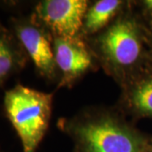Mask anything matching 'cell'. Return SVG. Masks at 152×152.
<instances>
[{"instance_id": "6da1fadb", "label": "cell", "mask_w": 152, "mask_h": 152, "mask_svg": "<svg viewBox=\"0 0 152 152\" xmlns=\"http://www.w3.org/2000/svg\"><path fill=\"white\" fill-rule=\"evenodd\" d=\"M53 95L21 85L6 91L4 107L24 152H35L48 128Z\"/></svg>"}, {"instance_id": "7a4b0ae2", "label": "cell", "mask_w": 152, "mask_h": 152, "mask_svg": "<svg viewBox=\"0 0 152 152\" xmlns=\"http://www.w3.org/2000/svg\"><path fill=\"white\" fill-rule=\"evenodd\" d=\"M75 134L80 152H148L150 138L109 116L83 123Z\"/></svg>"}, {"instance_id": "3957f363", "label": "cell", "mask_w": 152, "mask_h": 152, "mask_svg": "<svg viewBox=\"0 0 152 152\" xmlns=\"http://www.w3.org/2000/svg\"><path fill=\"white\" fill-rule=\"evenodd\" d=\"M145 30L134 18H124L111 26L99 38L102 53L118 69H141L152 60L146 51Z\"/></svg>"}, {"instance_id": "277c9868", "label": "cell", "mask_w": 152, "mask_h": 152, "mask_svg": "<svg viewBox=\"0 0 152 152\" xmlns=\"http://www.w3.org/2000/svg\"><path fill=\"white\" fill-rule=\"evenodd\" d=\"M86 0H45L36 7L37 18L60 37H76L84 25Z\"/></svg>"}, {"instance_id": "5b68a950", "label": "cell", "mask_w": 152, "mask_h": 152, "mask_svg": "<svg viewBox=\"0 0 152 152\" xmlns=\"http://www.w3.org/2000/svg\"><path fill=\"white\" fill-rule=\"evenodd\" d=\"M17 39L31 58L37 70L48 78L54 75V52L47 33L36 19L15 23Z\"/></svg>"}, {"instance_id": "8992f818", "label": "cell", "mask_w": 152, "mask_h": 152, "mask_svg": "<svg viewBox=\"0 0 152 152\" xmlns=\"http://www.w3.org/2000/svg\"><path fill=\"white\" fill-rule=\"evenodd\" d=\"M53 52L56 65L63 72L65 84L75 80L91 65V55L76 37L56 38Z\"/></svg>"}, {"instance_id": "52a82bcc", "label": "cell", "mask_w": 152, "mask_h": 152, "mask_svg": "<svg viewBox=\"0 0 152 152\" xmlns=\"http://www.w3.org/2000/svg\"><path fill=\"white\" fill-rule=\"evenodd\" d=\"M138 71L128 94L129 106L137 116L152 118V61Z\"/></svg>"}, {"instance_id": "ba28073f", "label": "cell", "mask_w": 152, "mask_h": 152, "mask_svg": "<svg viewBox=\"0 0 152 152\" xmlns=\"http://www.w3.org/2000/svg\"><path fill=\"white\" fill-rule=\"evenodd\" d=\"M23 48L0 24V82L4 80L25 64Z\"/></svg>"}, {"instance_id": "9c48e42d", "label": "cell", "mask_w": 152, "mask_h": 152, "mask_svg": "<svg viewBox=\"0 0 152 152\" xmlns=\"http://www.w3.org/2000/svg\"><path fill=\"white\" fill-rule=\"evenodd\" d=\"M123 2L119 0H101L87 10L84 20L85 31L88 33L97 31L107 25L118 10Z\"/></svg>"}, {"instance_id": "30bf717a", "label": "cell", "mask_w": 152, "mask_h": 152, "mask_svg": "<svg viewBox=\"0 0 152 152\" xmlns=\"http://www.w3.org/2000/svg\"><path fill=\"white\" fill-rule=\"evenodd\" d=\"M142 6L144 10L149 15L151 16L152 19V0H145L142 2Z\"/></svg>"}, {"instance_id": "8fae6325", "label": "cell", "mask_w": 152, "mask_h": 152, "mask_svg": "<svg viewBox=\"0 0 152 152\" xmlns=\"http://www.w3.org/2000/svg\"><path fill=\"white\" fill-rule=\"evenodd\" d=\"M148 152H152V138H150V141H149V148H148Z\"/></svg>"}, {"instance_id": "7c38bea8", "label": "cell", "mask_w": 152, "mask_h": 152, "mask_svg": "<svg viewBox=\"0 0 152 152\" xmlns=\"http://www.w3.org/2000/svg\"><path fill=\"white\" fill-rule=\"evenodd\" d=\"M151 21H152V20H151ZM151 26H152V22H151Z\"/></svg>"}]
</instances>
